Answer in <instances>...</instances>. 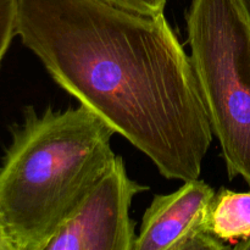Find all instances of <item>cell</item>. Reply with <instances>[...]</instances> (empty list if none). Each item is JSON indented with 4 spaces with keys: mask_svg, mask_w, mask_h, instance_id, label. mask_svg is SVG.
Returning <instances> with one entry per match:
<instances>
[{
    "mask_svg": "<svg viewBox=\"0 0 250 250\" xmlns=\"http://www.w3.org/2000/svg\"><path fill=\"white\" fill-rule=\"evenodd\" d=\"M16 36L50 77L167 180L199 178L214 133L165 14L104 0H17Z\"/></svg>",
    "mask_w": 250,
    "mask_h": 250,
    "instance_id": "cell-1",
    "label": "cell"
},
{
    "mask_svg": "<svg viewBox=\"0 0 250 250\" xmlns=\"http://www.w3.org/2000/svg\"><path fill=\"white\" fill-rule=\"evenodd\" d=\"M114 128L88 107H24L0 165V221L15 250H45L112 163Z\"/></svg>",
    "mask_w": 250,
    "mask_h": 250,
    "instance_id": "cell-2",
    "label": "cell"
},
{
    "mask_svg": "<svg viewBox=\"0 0 250 250\" xmlns=\"http://www.w3.org/2000/svg\"><path fill=\"white\" fill-rule=\"evenodd\" d=\"M190 62L229 180L250 187V20L238 0H192Z\"/></svg>",
    "mask_w": 250,
    "mask_h": 250,
    "instance_id": "cell-3",
    "label": "cell"
},
{
    "mask_svg": "<svg viewBox=\"0 0 250 250\" xmlns=\"http://www.w3.org/2000/svg\"><path fill=\"white\" fill-rule=\"evenodd\" d=\"M148 189L129 177L116 155L45 250H134L129 209L133 198Z\"/></svg>",
    "mask_w": 250,
    "mask_h": 250,
    "instance_id": "cell-4",
    "label": "cell"
},
{
    "mask_svg": "<svg viewBox=\"0 0 250 250\" xmlns=\"http://www.w3.org/2000/svg\"><path fill=\"white\" fill-rule=\"evenodd\" d=\"M216 192L200 180L186 181L170 194H158L146 210L134 250H224L210 227Z\"/></svg>",
    "mask_w": 250,
    "mask_h": 250,
    "instance_id": "cell-5",
    "label": "cell"
},
{
    "mask_svg": "<svg viewBox=\"0 0 250 250\" xmlns=\"http://www.w3.org/2000/svg\"><path fill=\"white\" fill-rule=\"evenodd\" d=\"M211 231L221 242L234 247L250 238V192L221 188L210 212Z\"/></svg>",
    "mask_w": 250,
    "mask_h": 250,
    "instance_id": "cell-6",
    "label": "cell"
},
{
    "mask_svg": "<svg viewBox=\"0 0 250 250\" xmlns=\"http://www.w3.org/2000/svg\"><path fill=\"white\" fill-rule=\"evenodd\" d=\"M17 0H0V62L16 36Z\"/></svg>",
    "mask_w": 250,
    "mask_h": 250,
    "instance_id": "cell-7",
    "label": "cell"
},
{
    "mask_svg": "<svg viewBox=\"0 0 250 250\" xmlns=\"http://www.w3.org/2000/svg\"><path fill=\"white\" fill-rule=\"evenodd\" d=\"M109 4L143 15L158 16L165 11L166 0H104Z\"/></svg>",
    "mask_w": 250,
    "mask_h": 250,
    "instance_id": "cell-8",
    "label": "cell"
},
{
    "mask_svg": "<svg viewBox=\"0 0 250 250\" xmlns=\"http://www.w3.org/2000/svg\"><path fill=\"white\" fill-rule=\"evenodd\" d=\"M0 250H15L6 232H5L4 227H2L1 221H0Z\"/></svg>",
    "mask_w": 250,
    "mask_h": 250,
    "instance_id": "cell-9",
    "label": "cell"
},
{
    "mask_svg": "<svg viewBox=\"0 0 250 250\" xmlns=\"http://www.w3.org/2000/svg\"><path fill=\"white\" fill-rule=\"evenodd\" d=\"M236 250H250V238L247 239V241L239 242L238 244L233 247Z\"/></svg>",
    "mask_w": 250,
    "mask_h": 250,
    "instance_id": "cell-10",
    "label": "cell"
},
{
    "mask_svg": "<svg viewBox=\"0 0 250 250\" xmlns=\"http://www.w3.org/2000/svg\"><path fill=\"white\" fill-rule=\"evenodd\" d=\"M239 4L242 5V7L244 9L246 14L248 15L249 20H250V0H238Z\"/></svg>",
    "mask_w": 250,
    "mask_h": 250,
    "instance_id": "cell-11",
    "label": "cell"
}]
</instances>
